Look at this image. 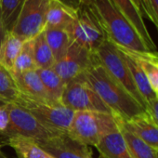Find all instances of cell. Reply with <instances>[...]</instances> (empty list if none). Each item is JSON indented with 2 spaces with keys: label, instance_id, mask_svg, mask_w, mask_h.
<instances>
[{
  "label": "cell",
  "instance_id": "6da1fadb",
  "mask_svg": "<svg viewBox=\"0 0 158 158\" xmlns=\"http://www.w3.org/2000/svg\"><path fill=\"white\" fill-rule=\"evenodd\" d=\"M84 75L115 117L122 121H127L146 111L106 72L97 57L94 63L84 73Z\"/></svg>",
  "mask_w": 158,
  "mask_h": 158
},
{
  "label": "cell",
  "instance_id": "7a4b0ae2",
  "mask_svg": "<svg viewBox=\"0 0 158 158\" xmlns=\"http://www.w3.org/2000/svg\"><path fill=\"white\" fill-rule=\"evenodd\" d=\"M89 9L106 38L115 46L135 52L150 51L133 25L111 0H91Z\"/></svg>",
  "mask_w": 158,
  "mask_h": 158
},
{
  "label": "cell",
  "instance_id": "3957f363",
  "mask_svg": "<svg viewBox=\"0 0 158 158\" xmlns=\"http://www.w3.org/2000/svg\"><path fill=\"white\" fill-rule=\"evenodd\" d=\"M120 129L118 118L102 112H74L68 135L77 141L96 147L107 135Z\"/></svg>",
  "mask_w": 158,
  "mask_h": 158
},
{
  "label": "cell",
  "instance_id": "277c9868",
  "mask_svg": "<svg viewBox=\"0 0 158 158\" xmlns=\"http://www.w3.org/2000/svg\"><path fill=\"white\" fill-rule=\"evenodd\" d=\"M14 103L30 113L48 129L58 134L68 133L74 115V112L65 107L61 102L37 101L21 93Z\"/></svg>",
  "mask_w": 158,
  "mask_h": 158
},
{
  "label": "cell",
  "instance_id": "5b68a950",
  "mask_svg": "<svg viewBox=\"0 0 158 158\" xmlns=\"http://www.w3.org/2000/svg\"><path fill=\"white\" fill-rule=\"evenodd\" d=\"M95 55L106 72L146 109L147 104L133 82L127 62L119 48L106 38L95 51Z\"/></svg>",
  "mask_w": 158,
  "mask_h": 158
},
{
  "label": "cell",
  "instance_id": "8992f818",
  "mask_svg": "<svg viewBox=\"0 0 158 158\" xmlns=\"http://www.w3.org/2000/svg\"><path fill=\"white\" fill-rule=\"evenodd\" d=\"M61 103L73 112L91 111L114 114L88 82L84 73L66 84Z\"/></svg>",
  "mask_w": 158,
  "mask_h": 158
},
{
  "label": "cell",
  "instance_id": "52a82bcc",
  "mask_svg": "<svg viewBox=\"0 0 158 158\" xmlns=\"http://www.w3.org/2000/svg\"><path fill=\"white\" fill-rule=\"evenodd\" d=\"M50 0H24L11 34L23 41L35 38L44 32Z\"/></svg>",
  "mask_w": 158,
  "mask_h": 158
},
{
  "label": "cell",
  "instance_id": "ba28073f",
  "mask_svg": "<svg viewBox=\"0 0 158 158\" xmlns=\"http://www.w3.org/2000/svg\"><path fill=\"white\" fill-rule=\"evenodd\" d=\"M66 31L73 42L93 53L106 39V35L91 10L82 5L78 7L77 17Z\"/></svg>",
  "mask_w": 158,
  "mask_h": 158
},
{
  "label": "cell",
  "instance_id": "9c48e42d",
  "mask_svg": "<svg viewBox=\"0 0 158 158\" xmlns=\"http://www.w3.org/2000/svg\"><path fill=\"white\" fill-rule=\"evenodd\" d=\"M10 125L7 131L2 135L5 138L21 136L35 141L44 140L60 135L55 133L39 123L30 113L14 102L9 103Z\"/></svg>",
  "mask_w": 158,
  "mask_h": 158
},
{
  "label": "cell",
  "instance_id": "30bf717a",
  "mask_svg": "<svg viewBox=\"0 0 158 158\" xmlns=\"http://www.w3.org/2000/svg\"><path fill=\"white\" fill-rule=\"evenodd\" d=\"M95 60V53L73 42L66 55L56 61L52 69L66 85L73 78L84 73Z\"/></svg>",
  "mask_w": 158,
  "mask_h": 158
},
{
  "label": "cell",
  "instance_id": "8fae6325",
  "mask_svg": "<svg viewBox=\"0 0 158 158\" xmlns=\"http://www.w3.org/2000/svg\"><path fill=\"white\" fill-rule=\"evenodd\" d=\"M35 142L53 158H92L89 146L71 138L68 133Z\"/></svg>",
  "mask_w": 158,
  "mask_h": 158
},
{
  "label": "cell",
  "instance_id": "7c38bea8",
  "mask_svg": "<svg viewBox=\"0 0 158 158\" xmlns=\"http://www.w3.org/2000/svg\"><path fill=\"white\" fill-rule=\"evenodd\" d=\"M118 121L121 127L129 131L158 152V125L147 110L127 121H122L119 118Z\"/></svg>",
  "mask_w": 158,
  "mask_h": 158
},
{
  "label": "cell",
  "instance_id": "4fadbf2b",
  "mask_svg": "<svg viewBox=\"0 0 158 158\" xmlns=\"http://www.w3.org/2000/svg\"><path fill=\"white\" fill-rule=\"evenodd\" d=\"M78 8L73 7L63 0H50L46 28L67 30L77 17Z\"/></svg>",
  "mask_w": 158,
  "mask_h": 158
},
{
  "label": "cell",
  "instance_id": "5bb4252c",
  "mask_svg": "<svg viewBox=\"0 0 158 158\" xmlns=\"http://www.w3.org/2000/svg\"><path fill=\"white\" fill-rule=\"evenodd\" d=\"M12 75L21 94L34 100L49 102L36 70L15 73Z\"/></svg>",
  "mask_w": 158,
  "mask_h": 158
},
{
  "label": "cell",
  "instance_id": "9a60e30c",
  "mask_svg": "<svg viewBox=\"0 0 158 158\" xmlns=\"http://www.w3.org/2000/svg\"><path fill=\"white\" fill-rule=\"evenodd\" d=\"M115 5V7L122 12V14L128 20V22L133 25L138 34L140 35L142 40L145 42L150 51H155L156 46L146 27L144 23V18L139 12L135 5L131 0H111Z\"/></svg>",
  "mask_w": 158,
  "mask_h": 158
},
{
  "label": "cell",
  "instance_id": "2e32d148",
  "mask_svg": "<svg viewBox=\"0 0 158 158\" xmlns=\"http://www.w3.org/2000/svg\"><path fill=\"white\" fill-rule=\"evenodd\" d=\"M117 48H119V50L122 52V54L124 56V59L127 62V65L130 72L131 77L133 79V82H134L138 91L139 92L140 96L142 97V99L144 100V102L147 104L150 101L153 100L157 96L152 89L144 71L142 70L141 66L139 65V63L138 62L136 58L130 53L129 50L119 48V47H117Z\"/></svg>",
  "mask_w": 158,
  "mask_h": 158
},
{
  "label": "cell",
  "instance_id": "e0dca14e",
  "mask_svg": "<svg viewBox=\"0 0 158 158\" xmlns=\"http://www.w3.org/2000/svg\"><path fill=\"white\" fill-rule=\"evenodd\" d=\"M96 148L101 158H133L120 129L105 136Z\"/></svg>",
  "mask_w": 158,
  "mask_h": 158
},
{
  "label": "cell",
  "instance_id": "ac0fdd59",
  "mask_svg": "<svg viewBox=\"0 0 158 158\" xmlns=\"http://www.w3.org/2000/svg\"><path fill=\"white\" fill-rule=\"evenodd\" d=\"M5 144L14 150L18 158H53L35 140L21 136L9 137L6 138Z\"/></svg>",
  "mask_w": 158,
  "mask_h": 158
},
{
  "label": "cell",
  "instance_id": "d6986e66",
  "mask_svg": "<svg viewBox=\"0 0 158 158\" xmlns=\"http://www.w3.org/2000/svg\"><path fill=\"white\" fill-rule=\"evenodd\" d=\"M44 35L48 45L49 46L55 61L61 60L67 53L71 44L73 43L68 32L63 29L46 28Z\"/></svg>",
  "mask_w": 158,
  "mask_h": 158
},
{
  "label": "cell",
  "instance_id": "ffe728a7",
  "mask_svg": "<svg viewBox=\"0 0 158 158\" xmlns=\"http://www.w3.org/2000/svg\"><path fill=\"white\" fill-rule=\"evenodd\" d=\"M36 71L46 89L49 102L60 103L61 97L66 86L65 83L61 80V78L55 73L52 68L36 69Z\"/></svg>",
  "mask_w": 158,
  "mask_h": 158
},
{
  "label": "cell",
  "instance_id": "44dd1931",
  "mask_svg": "<svg viewBox=\"0 0 158 158\" xmlns=\"http://www.w3.org/2000/svg\"><path fill=\"white\" fill-rule=\"evenodd\" d=\"M126 49V48H125ZM128 50V49H127ZM130 53L136 58L142 70L144 71L149 84L153 92L158 96V57L157 50L135 52L129 50Z\"/></svg>",
  "mask_w": 158,
  "mask_h": 158
},
{
  "label": "cell",
  "instance_id": "7402d4cb",
  "mask_svg": "<svg viewBox=\"0 0 158 158\" xmlns=\"http://www.w3.org/2000/svg\"><path fill=\"white\" fill-rule=\"evenodd\" d=\"M24 41L11 33H9L1 48H0V63L9 71H12L14 62L19 56Z\"/></svg>",
  "mask_w": 158,
  "mask_h": 158
},
{
  "label": "cell",
  "instance_id": "603a6c76",
  "mask_svg": "<svg viewBox=\"0 0 158 158\" xmlns=\"http://www.w3.org/2000/svg\"><path fill=\"white\" fill-rule=\"evenodd\" d=\"M35 61L37 69H50L55 64V59L46 40L44 32L33 39Z\"/></svg>",
  "mask_w": 158,
  "mask_h": 158
},
{
  "label": "cell",
  "instance_id": "cb8c5ba5",
  "mask_svg": "<svg viewBox=\"0 0 158 158\" xmlns=\"http://www.w3.org/2000/svg\"><path fill=\"white\" fill-rule=\"evenodd\" d=\"M120 131L133 158H158V152L156 150L121 127Z\"/></svg>",
  "mask_w": 158,
  "mask_h": 158
},
{
  "label": "cell",
  "instance_id": "d4e9b609",
  "mask_svg": "<svg viewBox=\"0 0 158 158\" xmlns=\"http://www.w3.org/2000/svg\"><path fill=\"white\" fill-rule=\"evenodd\" d=\"M20 91L10 71L0 63V100L3 103L14 102Z\"/></svg>",
  "mask_w": 158,
  "mask_h": 158
},
{
  "label": "cell",
  "instance_id": "484cf974",
  "mask_svg": "<svg viewBox=\"0 0 158 158\" xmlns=\"http://www.w3.org/2000/svg\"><path fill=\"white\" fill-rule=\"evenodd\" d=\"M24 0H0V16L9 33L14 28Z\"/></svg>",
  "mask_w": 158,
  "mask_h": 158
},
{
  "label": "cell",
  "instance_id": "4316f807",
  "mask_svg": "<svg viewBox=\"0 0 158 158\" xmlns=\"http://www.w3.org/2000/svg\"><path fill=\"white\" fill-rule=\"evenodd\" d=\"M36 64L35 61L34 56V48H33V40L25 41L23 43V48L17 57L11 73H23L27 71L36 70Z\"/></svg>",
  "mask_w": 158,
  "mask_h": 158
},
{
  "label": "cell",
  "instance_id": "83f0119b",
  "mask_svg": "<svg viewBox=\"0 0 158 158\" xmlns=\"http://www.w3.org/2000/svg\"><path fill=\"white\" fill-rule=\"evenodd\" d=\"M10 125V109L9 103L0 104V135H3Z\"/></svg>",
  "mask_w": 158,
  "mask_h": 158
},
{
  "label": "cell",
  "instance_id": "f1b7e54d",
  "mask_svg": "<svg viewBox=\"0 0 158 158\" xmlns=\"http://www.w3.org/2000/svg\"><path fill=\"white\" fill-rule=\"evenodd\" d=\"M141 5H142V9H143V14H144V18L149 19V21H151L153 25L155 26V28L158 31V18L153 10V9L151 6V3L149 0H140Z\"/></svg>",
  "mask_w": 158,
  "mask_h": 158
},
{
  "label": "cell",
  "instance_id": "f546056e",
  "mask_svg": "<svg viewBox=\"0 0 158 158\" xmlns=\"http://www.w3.org/2000/svg\"><path fill=\"white\" fill-rule=\"evenodd\" d=\"M146 110L150 113L152 119L158 125V97L154 98L147 103Z\"/></svg>",
  "mask_w": 158,
  "mask_h": 158
},
{
  "label": "cell",
  "instance_id": "4dcf8cb0",
  "mask_svg": "<svg viewBox=\"0 0 158 158\" xmlns=\"http://www.w3.org/2000/svg\"><path fill=\"white\" fill-rule=\"evenodd\" d=\"M9 32L6 30L5 26H4V23L2 22V19H1V16H0V48H1L7 35H8Z\"/></svg>",
  "mask_w": 158,
  "mask_h": 158
},
{
  "label": "cell",
  "instance_id": "1f68e13d",
  "mask_svg": "<svg viewBox=\"0 0 158 158\" xmlns=\"http://www.w3.org/2000/svg\"><path fill=\"white\" fill-rule=\"evenodd\" d=\"M133 2V4L135 5V7L137 8V10H139V12L141 14V16L144 18V14H143V9H142V5H141V2L140 0H131Z\"/></svg>",
  "mask_w": 158,
  "mask_h": 158
},
{
  "label": "cell",
  "instance_id": "d6a6232c",
  "mask_svg": "<svg viewBox=\"0 0 158 158\" xmlns=\"http://www.w3.org/2000/svg\"><path fill=\"white\" fill-rule=\"evenodd\" d=\"M150 3H151V6L152 8L153 9L157 18H158V0H149Z\"/></svg>",
  "mask_w": 158,
  "mask_h": 158
},
{
  "label": "cell",
  "instance_id": "836d02e7",
  "mask_svg": "<svg viewBox=\"0 0 158 158\" xmlns=\"http://www.w3.org/2000/svg\"><path fill=\"white\" fill-rule=\"evenodd\" d=\"M78 2L80 5L88 7V8H89L91 6V0H78Z\"/></svg>",
  "mask_w": 158,
  "mask_h": 158
},
{
  "label": "cell",
  "instance_id": "e575fe53",
  "mask_svg": "<svg viewBox=\"0 0 158 158\" xmlns=\"http://www.w3.org/2000/svg\"><path fill=\"white\" fill-rule=\"evenodd\" d=\"M0 158H8L2 152H0Z\"/></svg>",
  "mask_w": 158,
  "mask_h": 158
},
{
  "label": "cell",
  "instance_id": "d590c367",
  "mask_svg": "<svg viewBox=\"0 0 158 158\" xmlns=\"http://www.w3.org/2000/svg\"><path fill=\"white\" fill-rule=\"evenodd\" d=\"M0 152H1V145H0Z\"/></svg>",
  "mask_w": 158,
  "mask_h": 158
},
{
  "label": "cell",
  "instance_id": "8d00e7d4",
  "mask_svg": "<svg viewBox=\"0 0 158 158\" xmlns=\"http://www.w3.org/2000/svg\"><path fill=\"white\" fill-rule=\"evenodd\" d=\"M157 57H158V51H157Z\"/></svg>",
  "mask_w": 158,
  "mask_h": 158
},
{
  "label": "cell",
  "instance_id": "74e56055",
  "mask_svg": "<svg viewBox=\"0 0 158 158\" xmlns=\"http://www.w3.org/2000/svg\"><path fill=\"white\" fill-rule=\"evenodd\" d=\"M0 102H1V100H0ZM2 103H3V102H2Z\"/></svg>",
  "mask_w": 158,
  "mask_h": 158
},
{
  "label": "cell",
  "instance_id": "f35d334b",
  "mask_svg": "<svg viewBox=\"0 0 158 158\" xmlns=\"http://www.w3.org/2000/svg\"><path fill=\"white\" fill-rule=\"evenodd\" d=\"M157 97H158V96H157Z\"/></svg>",
  "mask_w": 158,
  "mask_h": 158
}]
</instances>
